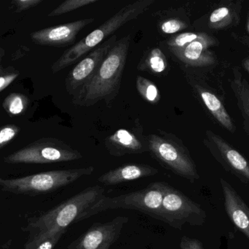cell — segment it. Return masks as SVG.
<instances>
[{
  "label": "cell",
  "instance_id": "1f68e13d",
  "mask_svg": "<svg viewBox=\"0 0 249 249\" xmlns=\"http://www.w3.org/2000/svg\"><path fill=\"white\" fill-rule=\"evenodd\" d=\"M248 30L249 32V20H248Z\"/></svg>",
  "mask_w": 249,
  "mask_h": 249
},
{
  "label": "cell",
  "instance_id": "f546056e",
  "mask_svg": "<svg viewBox=\"0 0 249 249\" xmlns=\"http://www.w3.org/2000/svg\"><path fill=\"white\" fill-rule=\"evenodd\" d=\"M181 249H204L203 243L196 238L183 236L180 241Z\"/></svg>",
  "mask_w": 249,
  "mask_h": 249
},
{
  "label": "cell",
  "instance_id": "8fae6325",
  "mask_svg": "<svg viewBox=\"0 0 249 249\" xmlns=\"http://www.w3.org/2000/svg\"><path fill=\"white\" fill-rule=\"evenodd\" d=\"M204 143L212 156L225 171L235 175L241 182L249 185V163L244 156L225 139L211 130L206 131Z\"/></svg>",
  "mask_w": 249,
  "mask_h": 249
},
{
  "label": "cell",
  "instance_id": "d6a6232c",
  "mask_svg": "<svg viewBox=\"0 0 249 249\" xmlns=\"http://www.w3.org/2000/svg\"></svg>",
  "mask_w": 249,
  "mask_h": 249
},
{
  "label": "cell",
  "instance_id": "5bb4252c",
  "mask_svg": "<svg viewBox=\"0 0 249 249\" xmlns=\"http://www.w3.org/2000/svg\"><path fill=\"white\" fill-rule=\"evenodd\" d=\"M216 44V39L206 33L200 34L196 40L183 48H169L180 61L193 67H206L215 63L209 48Z\"/></svg>",
  "mask_w": 249,
  "mask_h": 249
},
{
  "label": "cell",
  "instance_id": "d6986e66",
  "mask_svg": "<svg viewBox=\"0 0 249 249\" xmlns=\"http://www.w3.org/2000/svg\"><path fill=\"white\" fill-rule=\"evenodd\" d=\"M168 61L160 48L149 50L143 54L137 66V70L155 74H161L166 70Z\"/></svg>",
  "mask_w": 249,
  "mask_h": 249
},
{
  "label": "cell",
  "instance_id": "ac0fdd59",
  "mask_svg": "<svg viewBox=\"0 0 249 249\" xmlns=\"http://www.w3.org/2000/svg\"><path fill=\"white\" fill-rule=\"evenodd\" d=\"M197 91L206 108L216 121L231 133H235V125L220 99L212 92L200 86H197Z\"/></svg>",
  "mask_w": 249,
  "mask_h": 249
},
{
  "label": "cell",
  "instance_id": "3957f363",
  "mask_svg": "<svg viewBox=\"0 0 249 249\" xmlns=\"http://www.w3.org/2000/svg\"><path fill=\"white\" fill-rule=\"evenodd\" d=\"M155 0H139L124 6L103 24L69 48L53 64V73H56L78 61L82 57L96 48L107 38L130 20L138 19L150 7Z\"/></svg>",
  "mask_w": 249,
  "mask_h": 249
},
{
  "label": "cell",
  "instance_id": "d4e9b609",
  "mask_svg": "<svg viewBox=\"0 0 249 249\" xmlns=\"http://www.w3.org/2000/svg\"><path fill=\"white\" fill-rule=\"evenodd\" d=\"M20 128L15 124H7L0 127V149L13 141L20 132Z\"/></svg>",
  "mask_w": 249,
  "mask_h": 249
},
{
  "label": "cell",
  "instance_id": "7a4b0ae2",
  "mask_svg": "<svg viewBox=\"0 0 249 249\" xmlns=\"http://www.w3.org/2000/svg\"><path fill=\"white\" fill-rule=\"evenodd\" d=\"M130 39L128 35L117 41L91 80L73 97L74 105L90 107L104 100L109 105L115 100L121 88Z\"/></svg>",
  "mask_w": 249,
  "mask_h": 249
},
{
  "label": "cell",
  "instance_id": "4316f807",
  "mask_svg": "<svg viewBox=\"0 0 249 249\" xmlns=\"http://www.w3.org/2000/svg\"><path fill=\"white\" fill-rule=\"evenodd\" d=\"M188 26L187 23H185L179 19H171L164 20L160 23V30L164 34H174L179 31L186 29Z\"/></svg>",
  "mask_w": 249,
  "mask_h": 249
},
{
  "label": "cell",
  "instance_id": "603a6c76",
  "mask_svg": "<svg viewBox=\"0 0 249 249\" xmlns=\"http://www.w3.org/2000/svg\"><path fill=\"white\" fill-rule=\"evenodd\" d=\"M97 0H67L51 12L48 17H55L77 10L80 7L94 4Z\"/></svg>",
  "mask_w": 249,
  "mask_h": 249
},
{
  "label": "cell",
  "instance_id": "30bf717a",
  "mask_svg": "<svg viewBox=\"0 0 249 249\" xmlns=\"http://www.w3.org/2000/svg\"><path fill=\"white\" fill-rule=\"evenodd\" d=\"M126 216H117L105 223L96 222L67 249H110L122 233L124 225L128 222Z\"/></svg>",
  "mask_w": 249,
  "mask_h": 249
},
{
  "label": "cell",
  "instance_id": "2e32d148",
  "mask_svg": "<svg viewBox=\"0 0 249 249\" xmlns=\"http://www.w3.org/2000/svg\"><path fill=\"white\" fill-rule=\"evenodd\" d=\"M159 172L157 168L145 164L130 163L118 167L105 172L98 178V181L106 186H115L146 177Z\"/></svg>",
  "mask_w": 249,
  "mask_h": 249
},
{
  "label": "cell",
  "instance_id": "e0dca14e",
  "mask_svg": "<svg viewBox=\"0 0 249 249\" xmlns=\"http://www.w3.org/2000/svg\"><path fill=\"white\" fill-rule=\"evenodd\" d=\"M233 77L230 80L231 89L236 98L238 108L244 118V127L249 137V83L239 70H233Z\"/></svg>",
  "mask_w": 249,
  "mask_h": 249
},
{
  "label": "cell",
  "instance_id": "7402d4cb",
  "mask_svg": "<svg viewBox=\"0 0 249 249\" xmlns=\"http://www.w3.org/2000/svg\"><path fill=\"white\" fill-rule=\"evenodd\" d=\"M232 21V13L227 7H221L212 12L209 17V27L212 29H222L231 24Z\"/></svg>",
  "mask_w": 249,
  "mask_h": 249
},
{
  "label": "cell",
  "instance_id": "9a60e30c",
  "mask_svg": "<svg viewBox=\"0 0 249 249\" xmlns=\"http://www.w3.org/2000/svg\"><path fill=\"white\" fill-rule=\"evenodd\" d=\"M220 183L227 215L237 229L249 240V206L226 180L221 178Z\"/></svg>",
  "mask_w": 249,
  "mask_h": 249
},
{
  "label": "cell",
  "instance_id": "8992f818",
  "mask_svg": "<svg viewBox=\"0 0 249 249\" xmlns=\"http://www.w3.org/2000/svg\"><path fill=\"white\" fill-rule=\"evenodd\" d=\"M147 141L149 152L164 168L193 184L200 179L188 149L178 137L162 133L149 134Z\"/></svg>",
  "mask_w": 249,
  "mask_h": 249
},
{
  "label": "cell",
  "instance_id": "ba28073f",
  "mask_svg": "<svg viewBox=\"0 0 249 249\" xmlns=\"http://www.w3.org/2000/svg\"><path fill=\"white\" fill-rule=\"evenodd\" d=\"M83 155L54 138H43L25 146L4 157L7 164H51L71 162L81 159Z\"/></svg>",
  "mask_w": 249,
  "mask_h": 249
},
{
  "label": "cell",
  "instance_id": "cb8c5ba5",
  "mask_svg": "<svg viewBox=\"0 0 249 249\" xmlns=\"http://www.w3.org/2000/svg\"><path fill=\"white\" fill-rule=\"evenodd\" d=\"M201 33H194V32H184L174 36L168 41L169 48H183L188 44L197 39Z\"/></svg>",
  "mask_w": 249,
  "mask_h": 249
},
{
  "label": "cell",
  "instance_id": "f1b7e54d",
  "mask_svg": "<svg viewBox=\"0 0 249 249\" xmlns=\"http://www.w3.org/2000/svg\"><path fill=\"white\" fill-rule=\"evenodd\" d=\"M67 232H61L55 235H52L49 238L45 239V241H42L40 244H38L36 247L34 249H54L56 244H58V241H60L63 235Z\"/></svg>",
  "mask_w": 249,
  "mask_h": 249
},
{
  "label": "cell",
  "instance_id": "ffe728a7",
  "mask_svg": "<svg viewBox=\"0 0 249 249\" xmlns=\"http://www.w3.org/2000/svg\"><path fill=\"white\" fill-rule=\"evenodd\" d=\"M29 99L20 93H11L4 99L2 107L10 115H19L24 114L29 106Z\"/></svg>",
  "mask_w": 249,
  "mask_h": 249
},
{
  "label": "cell",
  "instance_id": "277c9868",
  "mask_svg": "<svg viewBox=\"0 0 249 249\" xmlns=\"http://www.w3.org/2000/svg\"><path fill=\"white\" fill-rule=\"evenodd\" d=\"M93 167L39 172L21 178H0V190L15 194L35 196L56 191L91 175Z\"/></svg>",
  "mask_w": 249,
  "mask_h": 249
},
{
  "label": "cell",
  "instance_id": "6da1fadb",
  "mask_svg": "<svg viewBox=\"0 0 249 249\" xmlns=\"http://www.w3.org/2000/svg\"><path fill=\"white\" fill-rule=\"evenodd\" d=\"M103 187H88L56 207L30 220L26 231L29 239L24 249H34L52 235L67 232L71 224L78 223L82 215L105 195Z\"/></svg>",
  "mask_w": 249,
  "mask_h": 249
},
{
  "label": "cell",
  "instance_id": "4dcf8cb0",
  "mask_svg": "<svg viewBox=\"0 0 249 249\" xmlns=\"http://www.w3.org/2000/svg\"><path fill=\"white\" fill-rule=\"evenodd\" d=\"M5 55V51L3 48H0V63L2 60L3 57Z\"/></svg>",
  "mask_w": 249,
  "mask_h": 249
},
{
  "label": "cell",
  "instance_id": "9c48e42d",
  "mask_svg": "<svg viewBox=\"0 0 249 249\" xmlns=\"http://www.w3.org/2000/svg\"><path fill=\"white\" fill-rule=\"evenodd\" d=\"M117 38V35H114L104 41L69 73L65 80L66 89L73 97L91 80L108 53L116 43Z\"/></svg>",
  "mask_w": 249,
  "mask_h": 249
},
{
  "label": "cell",
  "instance_id": "52a82bcc",
  "mask_svg": "<svg viewBox=\"0 0 249 249\" xmlns=\"http://www.w3.org/2000/svg\"><path fill=\"white\" fill-rule=\"evenodd\" d=\"M206 212L198 203L167 184L158 220L174 229L181 230L185 224L191 226H202L206 222Z\"/></svg>",
  "mask_w": 249,
  "mask_h": 249
},
{
  "label": "cell",
  "instance_id": "44dd1931",
  "mask_svg": "<svg viewBox=\"0 0 249 249\" xmlns=\"http://www.w3.org/2000/svg\"><path fill=\"white\" fill-rule=\"evenodd\" d=\"M136 89L142 98L152 104L160 100V92L156 85L146 77L139 76L136 78Z\"/></svg>",
  "mask_w": 249,
  "mask_h": 249
},
{
  "label": "cell",
  "instance_id": "7c38bea8",
  "mask_svg": "<svg viewBox=\"0 0 249 249\" xmlns=\"http://www.w3.org/2000/svg\"><path fill=\"white\" fill-rule=\"evenodd\" d=\"M142 132L139 123L133 130H118L105 139L107 150L109 154L117 157L149 152L147 137H143Z\"/></svg>",
  "mask_w": 249,
  "mask_h": 249
},
{
  "label": "cell",
  "instance_id": "484cf974",
  "mask_svg": "<svg viewBox=\"0 0 249 249\" xmlns=\"http://www.w3.org/2000/svg\"><path fill=\"white\" fill-rule=\"evenodd\" d=\"M18 70L13 67L0 66V92L7 89L19 76Z\"/></svg>",
  "mask_w": 249,
  "mask_h": 249
},
{
  "label": "cell",
  "instance_id": "4fadbf2b",
  "mask_svg": "<svg viewBox=\"0 0 249 249\" xmlns=\"http://www.w3.org/2000/svg\"><path fill=\"white\" fill-rule=\"evenodd\" d=\"M94 20L93 18H89L45 28L31 34V38L34 42L38 45L65 46L72 44L79 32Z\"/></svg>",
  "mask_w": 249,
  "mask_h": 249
},
{
  "label": "cell",
  "instance_id": "5b68a950",
  "mask_svg": "<svg viewBox=\"0 0 249 249\" xmlns=\"http://www.w3.org/2000/svg\"><path fill=\"white\" fill-rule=\"evenodd\" d=\"M167 184L162 181L151 183L146 188L133 192L113 197L104 196L82 215L79 222L115 209L138 211L158 220Z\"/></svg>",
  "mask_w": 249,
  "mask_h": 249
},
{
  "label": "cell",
  "instance_id": "83f0119b",
  "mask_svg": "<svg viewBox=\"0 0 249 249\" xmlns=\"http://www.w3.org/2000/svg\"><path fill=\"white\" fill-rule=\"evenodd\" d=\"M42 0H15L12 2L17 13L25 11L35 7L42 2Z\"/></svg>",
  "mask_w": 249,
  "mask_h": 249
}]
</instances>
